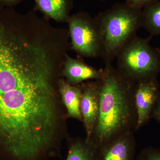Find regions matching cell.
I'll use <instances>...</instances> for the list:
<instances>
[{
    "label": "cell",
    "instance_id": "6da1fadb",
    "mask_svg": "<svg viewBox=\"0 0 160 160\" xmlns=\"http://www.w3.org/2000/svg\"><path fill=\"white\" fill-rule=\"evenodd\" d=\"M98 80L99 110L96 125L87 141L99 150L113 140L136 131L138 116L135 104L136 82L111 65L105 66Z\"/></svg>",
    "mask_w": 160,
    "mask_h": 160
},
{
    "label": "cell",
    "instance_id": "7a4b0ae2",
    "mask_svg": "<svg viewBox=\"0 0 160 160\" xmlns=\"http://www.w3.org/2000/svg\"><path fill=\"white\" fill-rule=\"evenodd\" d=\"M95 18L104 41L102 58L105 66H109L123 45L142 27V9L133 8L126 2L117 3Z\"/></svg>",
    "mask_w": 160,
    "mask_h": 160
},
{
    "label": "cell",
    "instance_id": "3957f363",
    "mask_svg": "<svg viewBox=\"0 0 160 160\" xmlns=\"http://www.w3.org/2000/svg\"><path fill=\"white\" fill-rule=\"evenodd\" d=\"M152 38L136 34L117 55L118 70L135 82L157 78L160 72V49L150 45Z\"/></svg>",
    "mask_w": 160,
    "mask_h": 160
},
{
    "label": "cell",
    "instance_id": "277c9868",
    "mask_svg": "<svg viewBox=\"0 0 160 160\" xmlns=\"http://www.w3.org/2000/svg\"><path fill=\"white\" fill-rule=\"evenodd\" d=\"M71 49L80 58H102L104 41L102 30L95 17L80 12L71 15L68 22Z\"/></svg>",
    "mask_w": 160,
    "mask_h": 160
},
{
    "label": "cell",
    "instance_id": "5b68a950",
    "mask_svg": "<svg viewBox=\"0 0 160 160\" xmlns=\"http://www.w3.org/2000/svg\"><path fill=\"white\" fill-rule=\"evenodd\" d=\"M160 94V85L157 78L136 83L134 98L138 116L136 131L146 125L152 118Z\"/></svg>",
    "mask_w": 160,
    "mask_h": 160
},
{
    "label": "cell",
    "instance_id": "8992f818",
    "mask_svg": "<svg viewBox=\"0 0 160 160\" xmlns=\"http://www.w3.org/2000/svg\"><path fill=\"white\" fill-rule=\"evenodd\" d=\"M82 96L80 109L86 133V139L91 137L96 125L99 110L98 80H90L81 84Z\"/></svg>",
    "mask_w": 160,
    "mask_h": 160
},
{
    "label": "cell",
    "instance_id": "52a82bcc",
    "mask_svg": "<svg viewBox=\"0 0 160 160\" xmlns=\"http://www.w3.org/2000/svg\"><path fill=\"white\" fill-rule=\"evenodd\" d=\"M62 77L72 86H77L90 80H100L104 74V69H98L89 66L82 59L66 55L63 65Z\"/></svg>",
    "mask_w": 160,
    "mask_h": 160
},
{
    "label": "cell",
    "instance_id": "ba28073f",
    "mask_svg": "<svg viewBox=\"0 0 160 160\" xmlns=\"http://www.w3.org/2000/svg\"><path fill=\"white\" fill-rule=\"evenodd\" d=\"M133 133L120 137L98 150V160H135L136 142Z\"/></svg>",
    "mask_w": 160,
    "mask_h": 160
},
{
    "label": "cell",
    "instance_id": "9c48e42d",
    "mask_svg": "<svg viewBox=\"0 0 160 160\" xmlns=\"http://www.w3.org/2000/svg\"><path fill=\"white\" fill-rule=\"evenodd\" d=\"M74 0H34V9L44 17L60 23H68Z\"/></svg>",
    "mask_w": 160,
    "mask_h": 160
},
{
    "label": "cell",
    "instance_id": "30bf717a",
    "mask_svg": "<svg viewBox=\"0 0 160 160\" xmlns=\"http://www.w3.org/2000/svg\"><path fill=\"white\" fill-rule=\"evenodd\" d=\"M59 92L68 118H72L82 122L80 109L82 89L81 84L72 86L63 78L59 81Z\"/></svg>",
    "mask_w": 160,
    "mask_h": 160
},
{
    "label": "cell",
    "instance_id": "8fae6325",
    "mask_svg": "<svg viewBox=\"0 0 160 160\" xmlns=\"http://www.w3.org/2000/svg\"><path fill=\"white\" fill-rule=\"evenodd\" d=\"M65 160H98V150L86 138L69 137Z\"/></svg>",
    "mask_w": 160,
    "mask_h": 160
},
{
    "label": "cell",
    "instance_id": "7c38bea8",
    "mask_svg": "<svg viewBox=\"0 0 160 160\" xmlns=\"http://www.w3.org/2000/svg\"><path fill=\"white\" fill-rule=\"evenodd\" d=\"M142 27L152 37L160 35V1L158 0L143 8Z\"/></svg>",
    "mask_w": 160,
    "mask_h": 160
},
{
    "label": "cell",
    "instance_id": "4fadbf2b",
    "mask_svg": "<svg viewBox=\"0 0 160 160\" xmlns=\"http://www.w3.org/2000/svg\"><path fill=\"white\" fill-rule=\"evenodd\" d=\"M135 160H160V149L151 146L144 148Z\"/></svg>",
    "mask_w": 160,
    "mask_h": 160
},
{
    "label": "cell",
    "instance_id": "5bb4252c",
    "mask_svg": "<svg viewBox=\"0 0 160 160\" xmlns=\"http://www.w3.org/2000/svg\"><path fill=\"white\" fill-rule=\"evenodd\" d=\"M157 1L158 0H126V2L133 8L142 9L145 6Z\"/></svg>",
    "mask_w": 160,
    "mask_h": 160
},
{
    "label": "cell",
    "instance_id": "9a60e30c",
    "mask_svg": "<svg viewBox=\"0 0 160 160\" xmlns=\"http://www.w3.org/2000/svg\"><path fill=\"white\" fill-rule=\"evenodd\" d=\"M152 118L155 119L160 124V94L152 112Z\"/></svg>",
    "mask_w": 160,
    "mask_h": 160
},
{
    "label": "cell",
    "instance_id": "2e32d148",
    "mask_svg": "<svg viewBox=\"0 0 160 160\" xmlns=\"http://www.w3.org/2000/svg\"><path fill=\"white\" fill-rule=\"evenodd\" d=\"M24 1L25 0H0V4L7 6H14Z\"/></svg>",
    "mask_w": 160,
    "mask_h": 160
},
{
    "label": "cell",
    "instance_id": "e0dca14e",
    "mask_svg": "<svg viewBox=\"0 0 160 160\" xmlns=\"http://www.w3.org/2000/svg\"><path fill=\"white\" fill-rule=\"evenodd\" d=\"M102 1H106V0H102Z\"/></svg>",
    "mask_w": 160,
    "mask_h": 160
}]
</instances>
